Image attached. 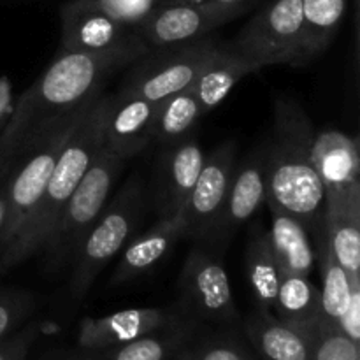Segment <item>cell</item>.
<instances>
[{
	"mask_svg": "<svg viewBox=\"0 0 360 360\" xmlns=\"http://www.w3.org/2000/svg\"><path fill=\"white\" fill-rule=\"evenodd\" d=\"M148 51L146 44L101 55L60 51L41 77L20 95L0 132V179L51 123L102 94L111 74Z\"/></svg>",
	"mask_w": 360,
	"mask_h": 360,
	"instance_id": "cell-1",
	"label": "cell"
},
{
	"mask_svg": "<svg viewBox=\"0 0 360 360\" xmlns=\"http://www.w3.org/2000/svg\"><path fill=\"white\" fill-rule=\"evenodd\" d=\"M315 129L304 109L288 97L274 104V125L264 150L266 204L297 218L313 232L323 210V185L311 160Z\"/></svg>",
	"mask_w": 360,
	"mask_h": 360,
	"instance_id": "cell-2",
	"label": "cell"
},
{
	"mask_svg": "<svg viewBox=\"0 0 360 360\" xmlns=\"http://www.w3.org/2000/svg\"><path fill=\"white\" fill-rule=\"evenodd\" d=\"M109 102L111 94H98L88 104L86 111L56 158L48 186L34 213L30 214L20 234L0 255V273H7L13 267L20 266L44 248L63 206L102 148Z\"/></svg>",
	"mask_w": 360,
	"mask_h": 360,
	"instance_id": "cell-3",
	"label": "cell"
},
{
	"mask_svg": "<svg viewBox=\"0 0 360 360\" xmlns=\"http://www.w3.org/2000/svg\"><path fill=\"white\" fill-rule=\"evenodd\" d=\"M90 102H86L83 108L76 109V111L69 112V115L62 116L55 123H51L39 136V139L23 155H20L4 172L2 179H0V192H2L4 197V225L2 231H0V255L14 241V238L20 234L23 225L27 224L30 214L34 213L35 206L39 204L46 186H48L49 176H51L63 144L67 143L72 130L76 129Z\"/></svg>",
	"mask_w": 360,
	"mask_h": 360,
	"instance_id": "cell-4",
	"label": "cell"
},
{
	"mask_svg": "<svg viewBox=\"0 0 360 360\" xmlns=\"http://www.w3.org/2000/svg\"><path fill=\"white\" fill-rule=\"evenodd\" d=\"M146 188L139 174H132L111 202L105 204L72 259L69 292L74 301L88 294L94 281L116 253L125 248L143 220Z\"/></svg>",
	"mask_w": 360,
	"mask_h": 360,
	"instance_id": "cell-5",
	"label": "cell"
},
{
	"mask_svg": "<svg viewBox=\"0 0 360 360\" xmlns=\"http://www.w3.org/2000/svg\"><path fill=\"white\" fill-rule=\"evenodd\" d=\"M225 46L255 72L271 65L304 67L311 58L306 49L301 0H271Z\"/></svg>",
	"mask_w": 360,
	"mask_h": 360,
	"instance_id": "cell-6",
	"label": "cell"
},
{
	"mask_svg": "<svg viewBox=\"0 0 360 360\" xmlns=\"http://www.w3.org/2000/svg\"><path fill=\"white\" fill-rule=\"evenodd\" d=\"M125 164V158L118 157L108 148L102 146L98 150L97 157L63 206L48 243L41 250L49 271H56L67 262H72L77 246L109 202L112 186Z\"/></svg>",
	"mask_w": 360,
	"mask_h": 360,
	"instance_id": "cell-7",
	"label": "cell"
},
{
	"mask_svg": "<svg viewBox=\"0 0 360 360\" xmlns=\"http://www.w3.org/2000/svg\"><path fill=\"white\" fill-rule=\"evenodd\" d=\"M221 42L218 37L207 35L167 48H150V51L130 63L129 72L116 94L141 97L158 104L169 95L190 88Z\"/></svg>",
	"mask_w": 360,
	"mask_h": 360,
	"instance_id": "cell-8",
	"label": "cell"
},
{
	"mask_svg": "<svg viewBox=\"0 0 360 360\" xmlns=\"http://www.w3.org/2000/svg\"><path fill=\"white\" fill-rule=\"evenodd\" d=\"M179 308L193 322L234 326L239 322L225 267L202 246L195 245L183 262L178 280Z\"/></svg>",
	"mask_w": 360,
	"mask_h": 360,
	"instance_id": "cell-9",
	"label": "cell"
},
{
	"mask_svg": "<svg viewBox=\"0 0 360 360\" xmlns=\"http://www.w3.org/2000/svg\"><path fill=\"white\" fill-rule=\"evenodd\" d=\"M252 4L160 2L134 32L148 48H167L211 35L214 28L248 13Z\"/></svg>",
	"mask_w": 360,
	"mask_h": 360,
	"instance_id": "cell-10",
	"label": "cell"
},
{
	"mask_svg": "<svg viewBox=\"0 0 360 360\" xmlns=\"http://www.w3.org/2000/svg\"><path fill=\"white\" fill-rule=\"evenodd\" d=\"M266 202L264 150L253 151L241 165H236L231 186L202 239L197 245L214 257L225 253L236 232L248 224Z\"/></svg>",
	"mask_w": 360,
	"mask_h": 360,
	"instance_id": "cell-11",
	"label": "cell"
},
{
	"mask_svg": "<svg viewBox=\"0 0 360 360\" xmlns=\"http://www.w3.org/2000/svg\"><path fill=\"white\" fill-rule=\"evenodd\" d=\"M60 51L101 55L144 44L132 27L116 20L97 0L65 2L60 9Z\"/></svg>",
	"mask_w": 360,
	"mask_h": 360,
	"instance_id": "cell-12",
	"label": "cell"
},
{
	"mask_svg": "<svg viewBox=\"0 0 360 360\" xmlns=\"http://www.w3.org/2000/svg\"><path fill=\"white\" fill-rule=\"evenodd\" d=\"M193 322L181 308H134L116 311L98 319L81 320L77 327V345L84 354H98L118 345L137 340L146 334L169 327Z\"/></svg>",
	"mask_w": 360,
	"mask_h": 360,
	"instance_id": "cell-13",
	"label": "cell"
},
{
	"mask_svg": "<svg viewBox=\"0 0 360 360\" xmlns=\"http://www.w3.org/2000/svg\"><path fill=\"white\" fill-rule=\"evenodd\" d=\"M311 236L315 238V260L319 262L322 288H320V313L326 320L340 327L352 341L360 345V283H354L338 262L326 238L320 214Z\"/></svg>",
	"mask_w": 360,
	"mask_h": 360,
	"instance_id": "cell-14",
	"label": "cell"
},
{
	"mask_svg": "<svg viewBox=\"0 0 360 360\" xmlns=\"http://www.w3.org/2000/svg\"><path fill=\"white\" fill-rule=\"evenodd\" d=\"M234 169L236 144L232 141H227L207 155L199 178L181 207L185 218V238L193 239L195 243L202 239L204 232L217 217L227 195Z\"/></svg>",
	"mask_w": 360,
	"mask_h": 360,
	"instance_id": "cell-15",
	"label": "cell"
},
{
	"mask_svg": "<svg viewBox=\"0 0 360 360\" xmlns=\"http://www.w3.org/2000/svg\"><path fill=\"white\" fill-rule=\"evenodd\" d=\"M204 160L206 155L192 136L165 146L155 174L153 204L158 218H171L181 211L199 178Z\"/></svg>",
	"mask_w": 360,
	"mask_h": 360,
	"instance_id": "cell-16",
	"label": "cell"
},
{
	"mask_svg": "<svg viewBox=\"0 0 360 360\" xmlns=\"http://www.w3.org/2000/svg\"><path fill=\"white\" fill-rule=\"evenodd\" d=\"M320 224L338 262L360 283V183L326 193Z\"/></svg>",
	"mask_w": 360,
	"mask_h": 360,
	"instance_id": "cell-17",
	"label": "cell"
},
{
	"mask_svg": "<svg viewBox=\"0 0 360 360\" xmlns=\"http://www.w3.org/2000/svg\"><path fill=\"white\" fill-rule=\"evenodd\" d=\"M157 104L141 97L111 94L102 146L130 160L151 143Z\"/></svg>",
	"mask_w": 360,
	"mask_h": 360,
	"instance_id": "cell-18",
	"label": "cell"
},
{
	"mask_svg": "<svg viewBox=\"0 0 360 360\" xmlns=\"http://www.w3.org/2000/svg\"><path fill=\"white\" fill-rule=\"evenodd\" d=\"M185 236V218L181 211L171 218H160L150 231L125 245V252L122 253L112 273L111 285L118 287L136 280L137 276L151 269L158 260L164 259L169 250Z\"/></svg>",
	"mask_w": 360,
	"mask_h": 360,
	"instance_id": "cell-19",
	"label": "cell"
},
{
	"mask_svg": "<svg viewBox=\"0 0 360 360\" xmlns=\"http://www.w3.org/2000/svg\"><path fill=\"white\" fill-rule=\"evenodd\" d=\"M311 160L323 192H338L360 183V160L355 139L338 130L315 134Z\"/></svg>",
	"mask_w": 360,
	"mask_h": 360,
	"instance_id": "cell-20",
	"label": "cell"
},
{
	"mask_svg": "<svg viewBox=\"0 0 360 360\" xmlns=\"http://www.w3.org/2000/svg\"><path fill=\"white\" fill-rule=\"evenodd\" d=\"M245 330L262 360H313L306 334L273 311L257 309L245 320Z\"/></svg>",
	"mask_w": 360,
	"mask_h": 360,
	"instance_id": "cell-21",
	"label": "cell"
},
{
	"mask_svg": "<svg viewBox=\"0 0 360 360\" xmlns=\"http://www.w3.org/2000/svg\"><path fill=\"white\" fill-rule=\"evenodd\" d=\"M269 213L271 229L267 234L281 271L309 278L316 264L309 231L297 218L285 211L269 207Z\"/></svg>",
	"mask_w": 360,
	"mask_h": 360,
	"instance_id": "cell-22",
	"label": "cell"
},
{
	"mask_svg": "<svg viewBox=\"0 0 360 360\" xmlns=\"http://www.w3.org/2000/svg\"><path fill=\"white\" fill-rule=\"evenodd\" d=\"M252 72H255V69L231 55L225 42H221L218 51L207 60L206 65L197 74L195 81L190 84V91L199 102L202 115L217 109L227 98L232 88Z\"/></svg>",
	"mask_w": 360,
	"mask_h": 360,
	"instance_id": "cell-23",
	"label": "cell"
},
{
	"mask_svg": "<svg viewBox=\"0 0 360 360\" xmlns=\"http://www.w3.org/2000/svg\"><path fill=\"white\" fill-rule=\"evenodd\" d=\"M245 269L257 309L273 311L280 287L281 267L271 246L269 234L260 225H253L245 250Z\"/></svg>",
	"mask_w": 360,
	"mask_h": 360,
	"instance_id": "cell-24",
	"label": "cell"
},
{
	"mask_svg": "<svg viewBox=\"0 0 360 360\" xmlns=\"http://www.w3.org/2000/svg\"><path fill=\"white\" fill-rule=\"evenodd\" d=\"M197 322H186L91 355L97 360H174L183 345L197 334Z\"/></svg>",
	"mask_w": 360,
	"mask_h": 360,
	"instance_id": "cell-25",
	"label": "cell"
},
{
	"mask_svg": "<svg viewBox=\"0 0 360 360\" xmlns=\"http://www.w3.org/2000/svg\"><path fill=\"white\" fill-rule=\"evenodd\" d=\"M200 116L204 115L190 88L169 95L157 104L151 141L160 146H171L190 136V130L197 125Z\"/></svg>",
	"mask_w": 360,
	"mask_h": 360,
	"instance_id": "cell-26",
	"label": "cell"
},
{
	"mask_svg": "<svg viewBox=\"0 0 360 360\" xmlns=\"http://www.w3.org/2000/svg\"><path fill=\"white\" fill-rule=\"evenodd\" d=\"M273 313L290 326H304L320 313V290L302 274L281 271Z\"/></svg>",
	"mask_w": 360,
	"mask_h": 360,
	"instance_id": "cell-27",
	"label": "cell"
},
{
	"mask_svg": "<svg viewBox=\"0 0 360 360\" xmlns=\"http://www.w3.org/2000/svg\"><path fill=\"white\" fill-rule=\"evenodd\" d=\"M306 49L311 58L326 53L347 13L348 0H301Z\"/></svg>",
	"mask_w": 360,
	"mask_h": 360,
	"instance_id": "cell-28",
	"label": "cell"
},
{
	"mask_svg": "<svg viewBox=\"0 0 360 360\" xmlns=\"http://www.w3.org/2000/svg\"><path fill=\"white\" fill-rule=\"evenodd\" d=\"M294 327L301 329L308 338L313 360H360L359 343L341 333L340 327L333 322L323 319L322 313H319L311 322Z\"/></svg>",
	"mask_w": 360,
	"mask_h": 360,
	"instance_id": "cell-29",
	"label": "cell"
},
{
	"mask_svg": "<svg viewBox=\"0 0 360 360\" xmlns=\"http://www.w3.org/2000/svg\"><path fill=\"white\" fill-rule=\"evenodd\" d=\"M174 360H255L248 348L232 336L197 338L193 334Z\"/></svg>",
	"mask_w": 360,
	"mask_h": 360,
	"instance_id": "cell-30",
	"label": "cell"
},
{
	"mask_svg": "<svg viewBox=\"0 0 360 360\" xmlns=\"http://www.w3.org/2000/svg\"><path fill=\"white\" fill-rule=\"evenodd\" d=\"M37 309V297L21 288H0V341L25 326Z\"/></svg>",
	"mask_w": 360,
	"mask_h": 360,
	"instance_id": "cell-31",
	"label": "cell"
},
{
	"mask_svg": "<svg viewBox=\"0 0 360 360\" xmlns=\"http://www.w3.org/2000/svg\"><path fill=\"white\" fill-rule=\"evenodd\" d=\"M39 334H41V323H25L20 330L11 334L7 340L0 341V360H27Z\"/></svg>",
	"mask_w": 360,
	"mask_h": 360,
	"instance_id": "cell-32",
	"label": "cell"
},
{
	"mask_svg": "<svg viewBox=\"0 0 360 360\" xmlns=\"http://www.w3.org/2000/svg\"><path fill=\"white\" fill-rule=\"evenodd\" d=\"M109 14L129 27H136L158 4L155 0H97Z\"/></svg>",
	"mask_w": 360,
	"mask_h": 360,
	"instance_id": "cell-33",
	"label": "cell"
},
{
	"mask_svg": "<svg viewBox=\"0 0 360 360\" xmlns=\"http://www.w3.org/2000/svg\"><path fill=\"white\" fill-rule=\"evenodd\" d=\"M13 111V90H11V81L7 76L0 77V120L9 118Z\"/></svg>",
	"mask_w": 360,
	"mask_h": 360,
	"instance_id": "cell-34",
	"label": "cell"
},
{
	"mask_svg": "<svg viewBox=\"0 0 360 360\" xmlns=\"http://www.w3.org/2000/svg\"><path fill=\"white\" fill-rule=\"evenodd\" d=\"M164 4L176 2H213V4H253L255 0H162Z\"/></svg>",
	"mask_w": 360,
	"mask_h": 360,
	"instance_id": "cell-35",
	"label": "cell"
},
{
	"mask_svg": "<svg viewBox=\"0 0 360 360\" xmlns=\"http://www.w3.org/2000/svg\"><path fill=\"white\" fill-rule=\"evenodd\" d=\"M6 122H7V120H0V132H2V129H4V125H6Z\"/></svg>",
	"mask_w": 360,
	"mask_h": 360,
	"instance_id": "cell-36",
	"label": "cell"
},
{
	"mask_svg": "<svg viewBox=\"0 0 360 360\" xmlns=\"http://www.w3.org/2000/svg\"><path fill=\"white\" fill-rule=\"evenodd\" d=\"M74 360H84V355H83V354H81V355H79V357H77V359H74Z\"/></svg>",
	"mask_w": 360,
	"mask_h": 360,
	"instance_id": "cell-37",
	"label": "cell"
}]
</instances>
